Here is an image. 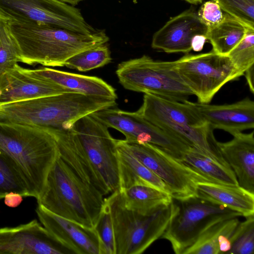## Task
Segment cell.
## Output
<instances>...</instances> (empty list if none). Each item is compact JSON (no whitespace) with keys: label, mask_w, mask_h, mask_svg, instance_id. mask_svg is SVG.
<instances>
[{"label":"cell","mask_w":254,"mask_h":254,"mask_svg":"<svg viewBox=\"0 0 254 254\" xmlns=\"http://www.w3.org/2000/svg\"><path fill=\"white\" fill-rule=\"evenodd\" d=\"M36 212L42 225L73 254H102L94 228L57 215L38 204Z\"/></svg>","instance_id":"9a60e30c"},{"label":"cell","mask_w":254,"mask_h":254,"mask_svg":"<svg viewBox=\"0 0 254 254\" xmlns=\"http://www.w3.org/2000/svg\"><path fill=\"white\" fill-rule=\"evenodd\" d=\"M35 75L71 91L85 95L116 100L115 89L102 79L48 67L31 69Z\"/></svg>","instance_id":"ffe728a7"},{"label":"cell","mask_w":254,"mask_h":254,"mask_svg":"<svg viewBox=\"0 0 254 254\" xmlns=\"http://www.w3.org/2000/svg\"><path fill=\"white\" fill-rule=\"evenodd\" d=\"M114 228L116 254H140L165 231L174 213L173 199L169 204L151 212L142 213L127 209L120 190L107 198Z\"/></svg>","instance_id":"52a82bcc"},{"label":"cell","mask_w":254,"mask_h":254,"mask_svg":"<svg viewBox=\"0 0 254 254\" xmlns=\"http://www.w3.org/2000/svg\"><path fill=\"white\" fill-rule=\"evenodd\" d=\"M116 100L75 92L0 105V121L37 127L47 131L68 130L79 119L114 107Z\"/></svg>","instance_id":"3957f363"},{"label":"cell","mask_w":254,"mask_h":254,"mask_svg":"<svg viewBox=\"0 0 254 254\" xmlns=\"http://www.w3.org/2000/svg\"><path fill=\"white\" fill-rule=\"evenodd\" d=\"M136 112L149 122L200 150L216 162L229 167L220 153L214 129L187 100L179 102L144 93L142 104Z\"/></svg>","instance_id":"5b68a950"},{"label":"cell","mask_w":254,"mask_h":254,"mask_svg":"<svg viewBox=\"0 0 254 254\" xmlns=\"http://www.w3.org/2000/svg\"><path fill=\"white\" fill-rule=\"evenodd\" d=\"M70 92L17 64L0 79V105Z\"/></svg>","instance_id":"2e32d148"},{"label":"cell","mask_w":254,"mask_h":254,"mask_svg":"<svg viewBox=\"0 0 254 254\" xmlns=\"http://www.w3.org/2000/svg\"><path fill=\"white\" fill-rule=\"evenodd\" d=\"M190 3L193 4H197L199 3H201L203 0H185Z\"/></svg>","instance_id":"f35d334b"},{"label":"cell","mask_w":254,"mask_h":254,"mask_svg":"<svg viewBox=\"0 0 254 254\" xmlns=\"http://www.w3.org/2000/svg\"><path fill=\"white\" fill-rule=\"evenodd\" d=\"M48 132L55 139L60 156L83 180L104 196L119 190L117 139L106 126L88 115L70 129Z\"/></svg>","instance_id":"6da1fadb"},{"label":"cell","mask_w":254,"mask_h":254,"mask_svg":"<svg viewBox=\"0 0 254 254\" xmlns=\"http://www.w3.org/2000/svg\"><path fill=\"white\" fill-rule=\"evenodd\" d=\"M93 228L100 241L102 254H116L113 222L110 211L106 203Z\"/></svg>","instance_id":"d6a6232c"},{"label":"cell","mask_w":254,"mask_h":254,"mask_svg":"<svg viewBox=\"0 0 254 254\" xmlns=\"http://www.w3.org/2000/svg\"><path fill=\"white\" fill-rule=\"evenodd\" d=\"M240 220L233 217L219 220L207 227L195 242L184 254H221L220 243L222 240L230 239Z\"/></svg>","instance_id":"484cf974"},{"label":"cell","mask_w":254,"mask_h":254,"mask_svg":"<svg viewBox=\"0 0 254 254\" xmlns=\"http://www.w3.org/2000/svg\"><path fill=\"white\" fill-rule=\"evenodd\" d=\"M19 62L18 48L9 27V20L0 16V79Z\"/></svg>","instance_id":"f1b7e54d"},{"label":"cell","mask_w":254,"mask_h":254,"mask_svg":"<svg viewBox=\"0 0 254 254\" xmlns=\"http://www.w3.org/2000/svg\"><path fill=\"white\" fill-rule=\"evenodd\" d=\"M37 200L48 211L91 228L105 205L104 195L79 177L60 154Z\"/></svg>","instance_id":"277c9868"},{"label":"cell","mask_w":254,"mask_h":254,"mask_svg":"<svg viewBox=\"0 0 254 254\" xmlns=\"http://www.w3.org/2000/svg\"><path fill=\"white\" fill-rule=\"evenodd\" d=\"M254 133L233 135L226 142H218L220 153L234 173L240 187L254 193Z\"/></svg>","instance_id":"d6986e66"},{"label":"cell","mask_w":254,"mask_h":254,"mask_svg":"<svg viewBox=\"0 0 254 254\" xmlns=\"http://www.w3.org/2000/svg\"><path fill=\"white\" fill-rule=\"evenodd\" d=\"M174 61H155L143 55L120 63L116 73L125 89L184 102L193 95L174 69Z\"/></svg>","instance_id":"ba28073f"},{"label":"cell","mask_w":254,"mask_h":254,"mask_svg":"<svg viewBox=\"0 0 254 254\" xmlns=\"http://www.w3.org/2000/svg\"><path fill=\"white\" fill-rule=\"evenodd\" d=\"M9 27L19 62L31 65L64 66L73 55L109 40L104 30L85 34L47 24L10 20Z\"/></svg>","instance_id":"7a4b0ae2"},{"label":"cell","mask_w":254,"mask_h":254,"mask_svg":"<svg viewBox=\"0 0 254 254\" xmlns=\"http://www.w3.org/2000/svg\"><path fill=\"white\" fill-rule=\"evenodd\" d=\"M197 14L200 20L208 28L219 24L224 16V13L220 6L212 0L203 3Z\"/></svg>","instance_id":"836d02e7"},{"label":"cell","mask_w":254,"mask_h":254,"mask_svg":"<svg viewBox=\"0 0 254 254\" xmlns=\"http://www.w3.org/2000/svg\"><path fill=\"white\" fill-rule=\"evenodd\" d=\"M187 101L213 129H222L233 135L254 127V102L248 97L224 105Z\"/></svg>","instance_id":"ac0fdd59"},{"label":"cell","mask_w":254,"mask_h":254,"mask_svg":"<svg viewBox=\"0 0 254 254\" xmlns=\"http://www.w3.org/2000/svg\"><path fill=\"white\" fill-rule=\"evenodd\" d=\"M90 115L108 128L120 131L125 136L126 141L155 145L179 160H182L185 153L191 147L179 138L149 122L136 112H127L112 107Z\"/></svg>","instance_id":"4fadbf2b"},{"label":"cell","mask_w":254,"mask_h":254,"mask_svg":"<svg viewBox=\"0 0 254 254\" xmlns=\"http://www.w3.org/2000/svg\"><path fill=\"white\" fill-rule=\"evenodd\" d=\"M0 254H73L37 220L0 228Z\"/></svg>","instance_id":"5bb4252c"},{"label":"cell","mask_w":254,"mask_h":254,"mask_svg":"<svg viewBox=\"0 0 254 254\" xmlns=\"http://www.w3.org/2000/svg\"><path fill=\"white\" fill-rule=\"evenodd\" d=\"M174 69L183 82L195 95L198 102L208 104L227 83L243 74L227 56L211 52L186 55L175 61Z\"/></svg>","instance_id":"30bf717a"},{"label":"cell","mask_w":254,"mask_h":254,"mask_svg":"<svg viewBox=\"0 0 254 254\" xmlns=\"http://www.w3.org/2000/svg\"><path fill=\"white\" fill-rule=\"evenodd\" d=\"M208 28L192 9L170 19L152 37L151 47L167 53H189L191 40L197 34L206 36Z\"/></svg>","instance_id":"e0dca14e"},{"label":"cell","mask_w":254,"mask_h":254,"mask_svg":"<svg viewBox=\"0 0 254 254\" xmlns=\"http://www.w3.org/2000/svg\"><path fill=\"white\" fill-rule=\"evenodd\" d=\"M249 28L233 16L224 13L223 20L208 28L206 37L216 54L227 56L243 39Z\"/></svg>","instance_id":"d4e9b609"},{"label":"cell","mask_w":254,"mask_h":254,"mask_svg":"<svg viewBox=\"0 0 254 254\" xmlns=\"http://www.w3.org/2000/svg\"><path fill=\"white\" fill-rule=\"evenodd\" d=\"M227 56L243 75L247 69L254 65V29H248L243 39Z\"/></svg>","instance_id":"4dcf8cb0"},{"label":"cell","mask_w":254,"mask_h":254,"mask_svg":"<svg viewBox=\"0 0 254 254\" xmlns=\"http://www.w3.org/2000/svg\"><path fill=\"white\" fill-rule=\"evenodd\" d=\"M239 222L230 238L227 254H253L254 253V215Z\"/></svg>","instance_id":"f546056e"},{"label":"cell","mask_w":254,"mask_h":254,"mask_svg":"<svg viewBox=\"0 0 254 254\" xmlns=\"http://www.w3.org/2000/svg\"><path fill=\"white\" fill-rule=\"evenodd\" d=\"M0 16L19 22H34L91 34L94 29L79 9L59 0H0Z\"/></svg>","instance_id":"7c38bea8"},{"label":"cell","mask_w":254,"mask_h":254,"mask_svg":"<svg viewBox=\"0 0 254 254\" xmlns=\"http://www.w3.org/2000/svg\"><path fill=\"white\" fill-rule=\"evenodd\" d=\"M206 40V37L205 35H195L191 40V49L195 52L201 51L203 49L204 43Z\"/></svg>","instance_id":"d590c367"},{"label":"cell","mask_w":254,"mask_h":254,"mask_svg":"<svg viewBox=\"0 0 254 254\" xmlns=\"http://www.w3.org/2000/svg\"><path fill=\"white\" fill-rule=\"evenodd\" d=\"M10 192L24 197H38L32 182L21 166L0 148V199Z\"/></svg>","instance_id":"603a6c76"},{"label":"cell","mask_w":254,"mask_h":254,"mask_svg":"<svg viewBox=\"0 0 254 254\" xmlns=\"http://www.w3.org/2000/svg\"><path fill=\"white\" fill-rule=\"evenodd\" d=\"M117 150L120 190L135 185L144 184L169 193L163 182L134 157L123 144L121 140L117 139Z\"/></svg>","instance_id":"7402d4cb"},{"label":"cell","mask_w":254,"mask_h":254,"mask_svg":"<svg viewBox=\"0 0 254 254\" xmlns=\"http://www.w3.org/2000/svg\"><path fill=\"white\" fill-rule=\"evenodd\" d=\"M61 1L67 3L72 6H75L77 5L80 2L84 0H59Z\"/></svg>","instance_id":"74e56055"},{"label":"cell","mask_w":254,"mask_h":254,"mask_svg":"<svg viewBox=\"0 0 254 254\" xmlns=\"http://www.w3.org/2000/svg\"><path fill=\"white\" fill-rule=\"evenodd\" d=\"M121 140L134 157L163 182L173 199L196 196L198 182H213L155 145Z\"/></svg>","instance_id":"8fae6325"},{"label":"cell","mask_w":254,"mask_h":254,"mask_svg":"<svg viewBox=\"0 0 254 254\" xmlns=\"http://www.w3.org/2000/svg\"><path fill=\"white\" fill-rule=\"evenodd\" d=\"M248 85L252 93L254 92V65L247 69L244 72Z\"/></svg>","instance_id":"8d00e7d4"},{"label":"cell","mask_w":254,"mask_h":254,"mask_svg":"<svg viewBox=\"0 0 254 254\" xmlns=\"http://www.w3.org/2000/svg\"><path fill=\"white\" fill-rule=\"evenodd\" d=\"M223 11L254 29V0H212Z\"/></svg>","instance_id":"1f68e13d"},{"label":"cell","mask_w":254,"mask_h":254,"mask_svg":"<svg viewBox=\"0 0 254 254\" xmlns=\"http://www.w3.org/2000/svg\"><path fill=\"white\" fill-rule=\"evenodd\" d=\"M120 192L126 208L142 213L153 211L173 200L168 192L144 184L135 185Z\"/></svg>","instance_id":"cb8c5ba5"},{"label":"cell","mask_w":254,"mask_h":254,"mask_svg":"<svg viewBox=\"0 0 254 254\" xmlns=\"http://www.w3.org/2000/svg\"><path fill=\"white\" fill-rule=\"evenodd\" d=\"M112 61L107 43L79 52L67 59L64 66L80 71H87L103 66Z\"/></svg>","instance_id":"83f0119b"},{"label":"cell","mask_w":254,"mask_h":254,"mask_svg":"<svg viewBox=\"0 0 254 254\" xmlns=\"http://www.w3.org/2000/svg\"><path fill=\"white\" fill-rule=\"evenodd\" d=\"M173 199L175 210L161 238L170 243L176 254H184L213 223L223 219L242 216L226 207L198 196L181 200Z\"/></svg>","instance_id":"9c48e42d"},{"label":"cell","mask_w":254,"mask_h":254,"mask_svg":"<svg viewBox=\"0 0 254 254\" xmlns=\"http://www.w3.org/2000/svg\"><path fill=\"white\" fill-rule=\"evenodd\" d=\"M196 196L222 205L245 217L254 215V193L239 186L211 182H198Z\"/></svg>","instance_id":"44dd1931"},{"label":"cell","mask_w":254,"mask_h":254,"mask_svg":"<svg viewBox=\"0 0 254 254\" xmlns=\"http://www.w3.org/2000/svg\"><path fill=\"white\" fill-rule=\"evenodd\" d=\"M181 161L213 182L239 186L237 178L231 168L216 162L195 148L190 147L185 153Z\"/></svg>","instance_id":"4316f807"},{"label":"cell","mask_w":254,"mask_h":254,"mask_svg":"<svg viewBox=\"0 0 254 254\" xmlns=\"http://www.w3.org/2000/svg\"><path fill=\"white\" fill-rule=\"evenodd\" d=\"M23 196L15 192H10L4 197L5 204L9 207H16L18 206L23 200Z\"/></svg>","instance_id":"e575fe53"},{"label":"cell","mask_w":254,"mask_h":254,"mask_svg":"<svg viewBox=\"0 0 254 254\" xmlns=\"http://www.w3.org/2000/svg\"><path fill=\"white\" fill-rule=\"evenodd\" d=\"M0 148L21 166L38 197L48 173L59 155L58 144L53 135L37 127L0 121Z\"/></svg>","instance_id":"8992f818"}]
</instances>
